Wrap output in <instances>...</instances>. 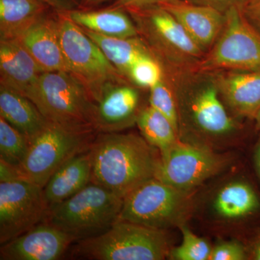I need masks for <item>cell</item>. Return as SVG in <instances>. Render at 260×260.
I'll return each instance as SVG.
<instances>
[{
    "instance_id": "1",
    "label": "cell",
    "mask_w": 260,
    "mask_h": 260,
    "mask_svg": "<svg viewBox=\"0 0 260 260\" xmlns=\"http://www.w3.org/2000/svg\"><path fill=\"white\" fill-rule=\"evenodd\" d=\"M90 182L104 186L124 199L130 191L155 177L160 152L143 137L102 133L90 148Z\"/></svg>"
},
{
    "instance_id": "2",
    "label": "cell",
    "mask_w": 260,
    "mask_h": 260,
    "mask_svg": "<svg viewBox=\"0 0 260 260\" xmlns=\"http://www.w3.org/2000/svg\"><path fill=\"white\" fill-rule=\"evenodd\" d=\"M30 101L49 122L77 133L96 132V103L68 72L43 73Z\"/></svg>"
},
{
    "instance_id": "3",
    "label": "cell",
    "mask_w": 260,
    "mask_h": 260,
    "mask_svg": "<svg viewBox=\"0 0 260 260\" xmlns=\"http://www.w3.org/2000/svg\"><path fill=\"white\" fill-rule=\"evenodd\" d=\"M123 198L90 182L71 198L51 206L44 222L76 241L99 235L119 220Z\"/></svg>"
},
{
    "instance_id": "4",
    "label": "cell",
    "mask_w": 260,
    "mask_h": 260,
    "mask_svg": "<svg viewBox=\"0 0 260 260\" xmlns=\"http://www.w3.org/2000/svg\"><path fill=\"white\" fill-rule=\"evenodd\" d=\"M177 99L179 116L184 114L195 129L209 136H225L237 129L228 114L210 73L165 70Z\"/></svg>"
},
{
    "instance_id": "5",
    "label": "cell",
    "mask_w": 260,
    "mask_h": 260,
    "mask_svg": "<svg viewBox=\"0 0 260 260\" xmlns=\"http://www.w3.org/2000/svg\"><path fill=\"white\" fill-rule=\"evenodd\" d=\"M129 13L139 37L164 69L190 71L205 53L179 22L159 5L124 10Z\"/></svg>"
},
{
    "instance_id": "6",
    "label": "cell",
    "mask_w": 260,
    "mask_h": 260,
    "mask_svg": "<svg viewBox=\"0 0 260 260\" xmlns=\"http://www.w3.org/2000/svg\"><path fill=\"white\" fill-rule=\"evenodd\" d=\"M170 251L164 231L125 220L82 239L73 250L77 257L95 260H162Z\"/></svg>"
},
{
    "instance_id": "7",
    "label": "cell",
    "mask_w": 260,
    "mask_h": 260,
    "mask_svg": "<svg viewBox=\"0 0 260 260\" xmlns=\"http://www.w3.org/2000/svg\"><path fill=\"white\" fill-rule=\"evenodd\" d=\"M191 192L152 178L124 197L119 220L162 231L180 227L191 211Z\"/></svg>"
},
{
    "instance_id": "8",
    "label": "cell",
    "mask_w": 260,
    "mask_h": 260,
    "mask_svg": "<svg viewBox=\"0 0 260 260\" xmlns=\"http://www.w3.org/2000/svg\"><path fill=\"white\" fill-rule=\"evenodd\" d=\"M58 27L61 49L70 73L83 83L95 103L107 86L126 82V78L83 28L59 12Z\"/></svg>"
},
{
    "instance_id": "9",
    "label": "cell",
    "mask_w": 260,
    "mask_h": 260,
    "mask_svg": "<svg viewBox=\"0 0 260 260\" xmlns=\"http://www.w3.org/2000/svg\"><path fill=\"white\" fill-rule=\"evenodd\" d=\"M225 15L216 42L190 71L260 70V34L239 8H233Z\"/></svg>"
},
{
    "instance_id": "10",
    "label": "cell",
    "mask_w": 260,
    "mask_h": 260,
    "mask_svg": "<svg viewBox=\"0 0 260 260\" xmlns=\"http://www.w3.org/2000/svg\"><path fill=\"white\" fill-rule=\"evenodd\" d=\"M93 133L70 131L49 122L30 143L26 156L16 169L19 178L44 188L63 164L90 148Z\"/></svg>"
},
{
    "instance_id": "11",
    "label": "cell",
    "mask_w": 260,
    "mask_h": 260,
    "mask_svg": "<svg viewBox=\"0 0 260 260\" xmlns=\"http://www.w3.org/2000/svg\"><path fill=\"white\" fill-rule=\"evenodd\" d=\"M231 158L200 145L180 140L160 153L155 178L185 191H191L229 165Z\"/></svg>"
},
{
    "instance_id": "12",
    "label": "cell",
    "mask_w": 260,
    "mask_h": 260,
    "mask_svg": "<svg viewBox=\"0 0 260 260\" xmlns=\"http://www.w3.org/2000/svg\"><path fill=\"white\" fill-rule=\"evenodd\" d=\"M49 206L44 188L21 178L0 181V244L43 222Z\"/></svg>"
},
{
    "instance_id": "13",
    "label": "cell",
    "mask_w": 260,
    "mask_h": 260,
    "mask_svg": "<svg viewBox=\"0 0 260 260\" xmlns=\"http://www.w3.org/2000/svg\"><path fill=\"white\" fill-rule=\"evenodd\" d=\"M75 241L76 239L70 234L44 222L2 244L0 259H59Z\"/></svg>"
},
{
    "instance_id": "14",
    "label": "cell",
    "mask_w": 260,
    "mask_h": 260,
    "mask_svg": "<svg viewBox=\"0 0 260 260\" xmlns=\"http://www.w3.org/2000/svg\"><path fill=\"white\" fill-rule=\"evenodd\" d=\"M138 89L126 82L109 85L96 102L95 129L118 133L136 123L140 109Z\"/></svg>"
},
{
    "instance_id": "15",
    "label": "cell",
    "mask_w": 260,
    "mask_h": 260,
    "mask_svg": "<svg viewBox=\"0 0 260 260\" xmlns=\"http://www.w3.org/2000/svg\"><path fill=\"white\" fill-rule=\"evenodd\" d=\"M213 76L222 101L234 114L254 119L260 111V70H219Z\"/></svg>"
},
{
    "instance_id": "16",
    "label": "cell",
    "mask_w": 260,
    "mask_h": 260,
    "mask_svg": "<svg viewBox=\"0 0 260 260\" xmlns=\"http://www.w3.org/2000/svg\"><path fill=\"white\" fill-rule=\"evenodd\" d=\"M44 70L18 39L0 40L1 85L31 99Z\"/></svg>"
},
{
    "instance_id": "17",
    "label": "cell",
    "mask_w": 260,
    "mask_h": 260,
    "mask_svg": "<svg viewBox=\"0 0 260 260\" xmlns=\"http://www.w3.org/2000/svg\"><path fill=\"white\" fill-rule=\"evenodd\" d=\"M158 5L174 16L205 53L216 42L225 23V14L208 7L182 0H169Z\"/></svg>"
},
{
    "instance_id": "18",
    "label": "cell",
    "mask_w": 260,
    "mask_h": 260,
    "mask_svg": "<svg viewBox=\"0 0 260 260\" xmlns=\"http://www.w3.org/2000/svg\"><path fill=\"white\" fill-rule=\"evenodd\" d=\"M44 72H68L61 49L56 16L47 13L18 39Z\"/></svg>"
},
{
    "instance_id": "19",
    "label": "cell",
    "mask_w": 260,
    "mask_h": 260,
    "mask_svg": "<svg viewBox=\"0 0 260 260\" xmlns=\"http://www.w3.org/2000/svg\"><path fill=\"white\" fill-rule=\"evenodd\" d=\"M90 149L68 160L50 178L44 187L49 208L71 198L91 181Z\"/></svg>"
},
{
    "instance_id": "20",
    "label": "cell",
    "mask_w": 260,
    "mask_h": 260,
    "mask_svg": "<svg viewBox=\"0 0 260 260\" xmlns=\"http://www.w3.org/2000/svg\"><path fill=\"white\" fill-rule=\"evenodd\" d=\"M0 116L30 143L49 123L30 99L4 85H0Z\"/></svg>"
},
{
    "instance_id": "21",
    "label": "cell",
    "mask_w": 260,
    "mask_h": 260,
    "mask_svg": "<svg viewBox=\"0 0 260 260\" xmlns=\"http://www.w3.org/2000/svg\"><path fill=\"white\" fill-rule=\"evenodd\" d=\"M63 14L85 30L106 37L133 38L139 37L138 29L121 8L102 10H71Z\"/></svg>"
},
{
    "instance_id": "22",
    "label": "cell",
    "mask_w": 260,
    "mask_h": 260,
    "mask_svg": "<svg viewBox=\"0 0 260 260\" xmlns=\"http://www.w3.org/2000/svg\"><path fill=\"white\" fill-rule=\"evenodd\" d=\"M50 8L41 0H0V40L18 39Z\"/></svg>"
},
{
    "instance_id": "23",
    "label": "cell",
    "mask_w": 260,
    "mask_h": 260,
    "mask_svg": "<svg viewBox=\"0 0 260 260\" xmlns=\"http://www.w3.org/2000/svg\"><path fill=\"white\" fill-rule=\"evenodd\" d=\"M260 200L249 184L236 181L223 186L213 201V209L218 216L228 220H240L255 213Z\"/></svg>"
},
{
    "instance_id": "24",
    "label": "cell",
    "mask_w": 260,
    "mask_h": 260,
    "mask_svg": "<svg viewBox=\"0 0 260 260\" xmlns=\"http://www.w3.org/2000/svg\"><path fill=\"white\" fill-rule=\"evenodd\" d=\"M83 30L124 78H127L130 68L138 58L145 54H153L140 37H109L84 28Z\"/></svg>"
},
{
    "instance_id": "25",
    "label": "cell",
    "mask_w": 260,
    "mask_h": 260,
    "mask_svg": "<svg viewBox=\"0 0 260 260\" xmlns=\"http://www.w3.org/2000/svg\"><path fill=\"white\" fill-rule=\"evenodd\" d=\"M136 124L142 137L160 153L167 151L179 140V133L172 122L150 106L140 109Z\"/></svg>"
},
{
    "instance_id": "26",
    "label": "cell",
    "mask_w": 260,
    "mask_h": 260,
    "mask_svg": "<svg viewBox=\"0 0 260 260\" xmlns=\"http://www.w3.org/2000/svg\"><path fill=\"white\" fill-rule=\"evenodd\" d=\"M29 146L26 137L0 117V160L16 169L26 156Z\"/></svg>"
},
{
    "instance_id": "27",
    "label": "cell",
    "mask_w": 260,
    "mask_h": 260,
    "mask_svg": "<svg viewBox=\"0 0 260 260\" xmlns=\"http://www.w3.org/2000/svg\"><path fill=\"white\" fill-rule=\"evenodd\" d=\"M150 90L149 104L172 122L179 133V114L177 99L172 84L164 74L162 79Z\"/></svg>"
},
{
    "instance_id": "28",
    "label": "cell",
    "mask_w": 260,
    "mask_h": 260,
    "mask_svg": "<svg viewBox=\"0 0 260 260\" xmlns=\"http://www.w3.org/2000/svg\"><path fill=\"white\" fill-rule=\"evenodd\" d=\"M165 74L164 67L153 54L140 56L130 68L127 78L135 85L151 88L162 79Z\"/></svg>"
},
{
    "instance_id": "29",
    "label": "cell",
    "mask_w": 260,
    "mask_h": 260,
    "mask_svg": "<svg viewBox=\"0 0 260 260\" xmlns=\"http://www.w3.org/2000/svg\"><path fill=\"white\" fill-rule=\"evenodd\" d=\"M182 243L171 249L169 259L174 260H209L212 248L208 243L195 235L187 227L181 225Z\"/></svg>"
},
{
    "instance_id": "30",
    "label": "cell",
    "mask_w": 260,
    "mask_h": 260,
    "mask_svg": "<svg viewBox=\"0 0 260 260\" xmlns=\"http://www.w3.org/2000/svg\"><path fill=\"white\" fill-rule=\"evenodd\" d=\"M249 259L244 246L237 242H223L212 248L209 260H244Z\"/></svg>"
},
{
    "instance_id": "31",
    "label": "cell",
    "mask_w": 260,
    "mask_h": 260,
    "mask_svg": "<svg viewBox=\"0 0 260 260\" xmlns=\"http://www.w3.org/2000/svg\"><path fill=\"white\" fill-rule=\"evenodd\" d=\"M191 4L208 7L225 14L233 8L242 10L249 0H182Z\"/></svg>"
},
{
    "instance_id": "32",
    "label": "cell",
    "mask_w": 260,
    "mask_h": 260,
    "mask_svg": "<svg viewBox=\"0 0 260 260\" xmlns=\"http://www.w3.org/2000/svg\"><path fill=\"white\" fill-rule=\"evenodd\" d=\"M242 12L246 20L260 34V0H249Z\"/></svg>"
},
{
    "instance_id": "33",
    "label": "cell",
    "mask_w": 260,
    "mask_h": 260,
    "mask_svg": "<svg viewBox=\"0 0 260 260\" xmlns=\"http://www.w3.org/2000/svg\"><path fill=\"white\" fill-rule=\"evenodd\" d=\"M167 1L169 0H116L112 7L127 10L130 8H140L158 5Z\"/></svg>"
},
{
    "instance_id": "34",
    "label": "cell",
    "mask_w": 260,
    "mask_h": 260,
    "mask_svg": "<svg viewBox=\"0 0 260 260\" xmlns=\"http://www.w3.org/2000/svg\"><path fill=\"white\" fill-rule=\"evenodd\" d=\"M41 1L59 13L74 10L77 5L76 0H41Z\"/></svg>"
},
{
    "instance_id": "35",
    "label": "cell",
    "mask_w": 260,
    "mask_h": 260,
    "mask_svg": "<svg viewBox=\"0 0 260 260\" xmlns=\"http://www.w3.org/2000/svg\"><path fill=\"white\" fill-rule=\"evenodd\" d=\"M249 259L260 260V237L254 243V246L251 248V251L248 254Z\"/></svg>"
},
{
    "instance_id": "36",
    "label": "cell",
    "mask_w": 260,
    "mask_h": 260,
    "mask_svg": "<svg viewBox=\"0 0 260 260\" xmlns=\"http://www.w3.org/2000/svg\"><path fill=\"white\" fill-rule=\"evenodd\" d=\"M254 162H255L256 171L260 178V141L256 146L255 153H254Z\"/></svg>"
},
{
    "instance_id": "37",
    "label": "cell",
    "mask_w": 260,
    "mask_h": 260,
    "mask_svg": "<svg viewBox=\"0 0 260 260\" xmlns=\"http://www.w3.org/2000/svg\"><path fill=\"white\" fill-rule=\"evenodd\" d=\"M104 1H105V0H82V3L85 5H93L99 4V3H103Z\"/></svg>"
},
{
    "instance_id": "38",
    "label": "cell",
    "mask_w": 260,
    "mask_h": 260,
    "mask_svg": "<svg viewBox=\"0 0 260 260\" xmlns=\"http://www.w3.org/2000/svg\"><path fill=\"white\" fill-rule=\"evenodd\" d=\"M254 120L255 121L256 128L260 130V111L254 117Z\"/></svg>"
}]
</instances>
